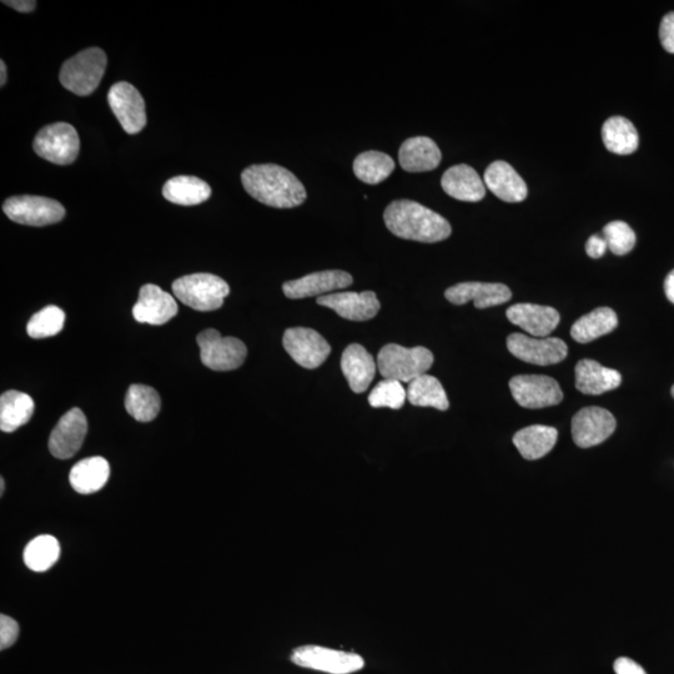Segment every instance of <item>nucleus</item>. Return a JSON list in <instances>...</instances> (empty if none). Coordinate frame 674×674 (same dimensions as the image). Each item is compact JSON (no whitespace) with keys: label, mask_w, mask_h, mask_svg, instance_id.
Wrapping results in <instances>:
<instances>
[{"label":"nucleus","mask_w":674,"mask_h":674,"mask_svg":"<svg viewBox=\"0 0 674 674\" xmlns=\"http://www.w3.org/2000/svg\"><path fill=\"white\" fill-rule=\"evenodd\" d=\"M241 181L249 195L271 208H296L308 198L303 183L280 165H251L241 174Z\"/></svg>","instance_id":"obj_1"},{"label":"nucleus","mask_w":674,"mask_h":674,"mask_svg":"<svg viewBox=\"0 0 674 674\" xmlns=\"http://www.w3.org/2000/svg\"><path fill=\"white\" fill-rule=\"evenodd\" d=\"M387 229L397 238L434 244L450 238L451 225L444 216L416 201H392L384 213Z\"/></svg>","instance_id":"obj_2"},{"label":"nucleus","mask_w":674,"mask_h":674,"mask_svg":"<svg viewBox=\"0 0 674 674\" xmlns=\"http://www.w3.org/2000/svg\"><path fill=\"white\" fill-rule=\"evenodd\" d=\"M434 364V354L426 347L389 344L377 355V369L385 379L407 382L425 375Z\"/></svg>","instance_id":"obj_3"},{"label":"nucleus","mask_w":674,"mask_h":674,"mask_svg":"<svg viewBox=\"0 0 674 674\" xmlns=\"http://www.w3.org/2000/svg\"><path fill=\"white\" fill-rule=\"evenodd\" d=\"M107 54L100 48H88L63 64L59 79L69 92L88 97L99 87L107 69Z\"/></svg>","instance_id":"obj_4"},{"label":"nucleus","mask_w":674,"mask_h":674,"mask_svg":"<svg viewBox=\"0 0 674 674\" xmlns=\"http://www.w3.org/2000/svg\"><path fill=\"white\" fill-rule=\"evenodd\" d=\"M176 299L196 311H214L223 306L230 288L225 280L213 274L199 273L183 276L173 283Z\"/></svg>","instance_id":"obj_5"},{"label":"nucleus","mask_w":674,"mask_h":674,"mask_svg":"<svg viewBox=\"0 0 674 674\" xmlns=\"http://www.w3.org/2000/svg\"><path fill=\"white\" fill-rule=\"evenodd\" d=\"M200 347L201 362L210 370L231 371L244 364L248 349L236 337L221 336L218 330L209 329L196 337Z\"/></svg>","instance_id":"obj_6"},{"label":"nucleus","mask_w":674,"mask_h":674,"mask_svg":"<svg viewBox=\"0 0 674 674\" xmlns=\"http://www.w3.org/2000/svg\"><path fill=\"white\" fill-rule=\"evenodd\" d=\"M40 158L55 165H69L77 160L80 139L77 130L68 123H54L39 130L33 143Z\"/></svg>","instance_id":"obj_7"},{"label":"nucleus","mask_w":674,"mask_h":674,"mask_svg":"<svg viewBox=\"0 0 674 674\" xmlns=\"http://www.w3.org/2000/svg\"><path fill=\"white\" fill-rule=\"evenodd\" d=\"M3 211L14 223L38 228L57 224L65 216L59 201L35 195L12 196L4 201Z\"/></svg>","instance_id":"obj_8"},{"label":"nucleus","mask_w":674,"mask_h":674,"mask_svg":"<svg viewBox=\"0 0 674 674\" xmlns=\"http://www.w3.org/2000/svg\"><path fill=\"white\" fill-rule=\"evenodd\" d=\"M291 661L300 667L330 674H350L362 670L364 660L356 653L331 650L320 646L296 648Z\"/></svg>","instance_id":"obj_9"},{"label":"nucleus","mask_w":674,"mask_h":674,"mask_svg":"<svg viewBox=\"0 0 674 674\" xmlns=\"http://www.w3.org/2000/svg\"><path fill=\"white\" fill-rule=\"evenodd\" d=\"M510 390L513 399L525 409H545L563 400L560 384L550 376L518 375L512 377Z\"/></svg>","instance_id":"obj_10"},{"label":"nucleus","mask_w":674,"mask_h":674,"mask_svg":"<svg viewBox=\"0 0 674 674\" xmlns=\"http://www.w3.org/2000/svg\"><path fill=\"white\" fill-rule=\"evenodd\" d=\"M507 349L518 360L537 366L560 364L568 354L566 342L557 337H538L511 334L507 337Z\"/></svg>","instance_id":"obj_11"},{"label":"nucleus","mask_w":674,"mask_h":674,"mask_svg":"<svg viewBox=\"0 0 674 674\" xmlns=\"http://www.w3.org/2000/svg\"><path fill=\"white\" fill-rule=\"evenodd\" d=\"M283 345L296 364L309 370L323 365L331 352L329 342L318 331L308 328L286 330Z\"/></svg>","instance_id":"obj_12"},{"label":"nucleus","mask_w":674,"mask_h":674,"mask_svg":"<svg viewBox=\"0 0 674 674\" xmlns=\"http://www.w3.org/2000/svg\"><path fill=\"white\" fill-rule=\"evenodd\" d=\"M108 103L128 134H138L147 125V110L143 95L134 85L127 82L114 84L108 93Z\"/></svg>","instance_id":"obj_13"},{"label":"nucleus","mask_w":674,"mask_h":674,"mask_svg":"<svg viewBox=\"0 0 674 674\" xmlns=\"http://www.w3.org/2000/svg\"><path fill=\"white\" fill-rule=\"evenodd\" d=\"M616 426L615 416L610 411L597 406L585 407L573 416V441L581 449H590L605 442Z\"/></svg>","instance_id":"obj_14"},{"label":"nucleus","mask_w":674,"mask_h":674,"mask_svg":"<svg viewBox=\"0 0 674 674\" xmlns=\"http://www.w3.org/2000/svg\"><path fill=\"white\" fill-rule=\"evenodd\" d=\"M88 432V421L78 407L62 416L49 437V451L55 459L68 460L83 446Z\"/></svg>","instance_id":"obj_15"},{"label":"nucleus","mask_w":674,"mask_h":674,"mask_svg":"<svg viewBox=\"0 0 674 674\" xmlns=\"http://www.w3.org/2000/svg\"><path fill=\"white\" fill-rule=\"evenodd\" d=\"M352 276L346 271L325 270L304 276V278L288 281L283 285L286 298L306 299L314 296L330 295L339 293L340 290L349 288L352 284Z\"/></svg>","instance_id":"obj_16"},{"label":"nucleus","mask_w":674,"mask_h":674,"mask_svg":"<svg viewBox=\"0 0 674 674\" xmlns=\"http://www.w3.org/2000/svg\"><path fill=\"white\" fill-rule=\"evenodd\" d=\"M320 306L334 310L342 319L350 321H367L379 314L381 304L374 291L364 293H334L320 296L316 300Z\"/></svg>","instance_id":"obj_17"},{"label":"nucleus","mask_w":674,"mask_h":674,"mask_svg":"<svg viewBox=\"0 0 674 674\" xmlns=\"http://www.w3.org/2000/svg\"><path fill=\"white\" fill-rule=\"evenodd\" d=\"M178 314V304L158 285L147 284L139 291V299L133 308L134 319L140 324L160 326Z\"/></svg>","instance_id":"obj_18"},{"label":"nucleus","mask_w":674,"mask_h":674,"mask_svg":"<svg viewBox=\"0 0 674 674\" xmlns=\"http://www.w3.org/2000/svg\"><path fill=\"white\" fill-rule=\"evenodd\" d=\"M445 298L454 305H465L474 301L475 308L487 309L508 303L512 298L511 290L499 283H461L446 290Z\"/></svg>","instance_id":"obj_19"},{"label":"nucleus","mask_w":674,"mask_h":674,"mask_svg":"<svg viewBox=\"0 0 674 674\" xmlns=\"http://www.w3.org/2000/svg\"><path fill=\"white\" fill-rule=\"evenodd\" d=\"M506 315L513 325L538 339H545L551 335L561 321V316L556 309L535 304L512 305L506 311Z\"/></svg>","instance_id":"obj_20"},{"label":"nucleus","mask_w":674,"mask_h":674,"mask_svg":"<svg viewBox=\"0 0 674 674\" xmlns=\"http://www.w3.org/2000/svg\"><path fill=\"white\" fill-rule=\"evenodd\" d=\"M484 181L491 193L506 203H521L527 198L528 189L525 180L512 165L502 160L489 165L485 171Z\"/></svg>","instance_id":"obj_21"},{"label":"nucleus","mask_w":674,"mask_h":674,"mask_svg":"<svg viewBox=\"0 0 674 674\" xmlns=\"http://www.w3.org/2000/svg\"><path fill=\"white\" fill-rule=\"evenodd\" d=\"M441 186L451 198L477 203L485 198L486 185L481 176L470 165H454L442 175Z\"/></svg>","instance_id":"obj_22"},{"label":"nucleus","mask_w":674,"mask_h":674,"mask_svg":"<svg viewBox=\"0 0 674 674\" xmlns=\"http://www.w3.org/2000/svg\"><path fill=\"white\" fill-rule=\"evenodd\" d=\"M376 369L374 356L364 346L351 344L342 352L341 370L355 394H362L369 389L375 379Z\"/></svg>","instance_id":"obj_23"},{"label":"nucleus","mask_w":674,"mask_h":674,"mask_svg":"<svg viewBox=\"0 0 674 674\" xmlns=\"http://www.w3.org/2000/svg\"><path fill=\"white\" fill-rule=\"evenodd\" d=\"M576 389L583 395L598 396L620 387V372L598 364L595 360L583 359L576 365Z\"/></svg>","instance_id":"obj_24"},{"label":"nucleus","mask_w":674,"mask_h":674,"mask_svg":"<svg viewBox=\"0 0 674 674\" xmlns=\"http://www.w3.org/2000/svg\"><path fill=\"white\" fill-rule=\"evenodd\" d=\"M441 150L431 138L415 137L407 139L399 150L401 168L407 173H425L439 167Z\"/></svg>","instance_id":"obj_25"},{"label":"nucleus","mask_w":674,"mask_h":674,"mask_svg":"<svg viewBox=\"0 0 674 674\" xmlns=\"http://www.w3.org/2000/svg\"><path fill=\"white\" fill-rule=\"evenodd\" d=\"M109 476V462L104 457L94 456L75 464L70 471L69 482L78 494L92 495L107 485Z\"/></svg>","instance_id":"obj_26"},{"label":"nucleus","mask_w":674,"mask_h":674,"mask_svg":"<svg viewBox=\"0 0 674 674\" xmlns=\"http://www.w3.org/2000/svg\"><path fill=\"white\" fill-rule=\"evenodd\" d=\"M558 432L555 427L533 425L525 427L513 436V445L526 460H538L555 447Z\"/></svg>","instance_id":"obj_27"},{"label":"nucleus","mask_w":674,"mask_h":674,"mask_svg":"<svg viewBox=\"0 0 674 674\" xmlns=\"http://www.w3.org/2000/svg\"><path fill=\"white\" fill-rule=\"evenodd\" d=\"M602 140L608 152L616 155H631L640 145L635 125L620 115L607 119L603 124Z\"/></svg>","instance_id":"obj_28"},{"label":"nucleus","mask_w":674,"mask_h":674,"mask_svg":"<svg viewBox=\"0 0 674 674\" xmlns=\"http://www.w3.org/2000/svg\"><path fill=\"white\" fill-rule=\"evenodd\" d=\"M35 404L24 392L7 391L0 397V430L14 432L28 424L34 414Z\"/></svg>","instance_id":"obj_29"},{"label":"nucleus","mask_w":674,"mask_h":674,"mask_svg":"<svg viewBox=\"0 0 674 674\" xmlns=\"http://www.w3.org/2000/svg\"><path fill=\"white\" fill-rule=\"evenodd\" d=\"M163 196L176 205H199L210 198L211 188L208 183L196 176L181 175L165 183Z\"/></svg>","instance_id":"obj_30"},{"label":"nucleus","mask_w":674,"mask_h":674,"mask_svg":"<svg viewBox=\"0 0 674 674\" xmlns=\"http://www.w3.org/2000/svg\"><path fill=\"white\" fill-rule=\"evenodd\" d=\"M618 326V318L615 310L610 308H598L592 313L582 316L573 324L571 329L572 339L580 344L600 339L611 334Z\"/></svg>","instance_id":"obj_31"},{"label":"nucleus","mask_w":674,"mask_h":674,"mask_svg":"<svg viewBox=\"0 0 674 674\" xmlns=\"http://www.w3.org/2000/svg\"><path fill=\"white\" fill-rule=\"evenodd\" d=\"M407 400L411 405L434 407L436 410H449L450 401L444 386L435 376L422 375L412 380L407 386Z\"/></svg>","instance_id":"obj_32"},{"label":"nucleus","mask_w":674,"mask_h":674,"mask_svg":"<svg viewBox=\"0 0 674 674\" xmlns=\"http://www.w3.org/2000/svg\"><path fill=\"white\" fill-rule=\"evenodd\" d=\"M162 407L158 391L147 385H132L125 396V409L133 419L150 422L157 419Z\"/></svg>","instance_id":"obj_33"},{"label":"nucleus","mask_w":674,"mask_h":674,"mask_svg":"<svg viewBox=\"0 0 674 674\" xmlns=\"http://www.w3.org/2000/svg\"><path fill=\"white\" fill-rule=\"evenodd\" d=\"M395 170L394 159L385 153L370 150L359 155L354 162L357 179L369 185H377L389 178Z\"/></svg>","instance_id":"obj_34"},{"label":"nucleus","mask_w":674,"mask_h":674,"mask_svg":"<svg viewBox=\"0 0 674 674\" xmlns=\"http://www.w3.org/2000/svg\"><path fill=\"white\" fill-rule=\"evenodd\" d=\"M60 545L57 538L50 535L35 537L24 550V563L29 570L45 572L58 562Z\"/></svg>","instance_id":"obj_35"},{"label":"nucleus","mask_w":674,"mask_h":674,"mask_svg":"<svg viewBox=\"0 0 674 674\" xmlns=\"http://www.w3.org/2000/svg\"><path fill=\"white\" fill-rule=\"evenodd\" d=\"M65 324V313L58 306L50 305L29 320L27 333L32 339H45L58 335Z\"/></svg>","instance_id":"obj_36"},{"label":"nucleus","mask_w":674,"mask_h":674,"mask_svg":"<svg viewBox=\"0 0 674 674\" xmlns=\"http://www.w3.org/2000/svg\"><path fill=\"white\" fill-rule=\"evenodd\" d=\"M407 392L402 382L385 379L376 385L369 395V404L375 409L389 407L392 410H400L405 405Z\"/></svg>","instance_id":"obj_37"},{"label":"nucleus","mask_w":674,"mask_h":674,"mask_svg":"<svg viewBox=\"0 0 674 674\" xmlns=\"http://www.w3.org/2000/svg\"><path fill=\"white\" fill-rule=\"evenodd\" d=\"M602 236L605 238L608 249L617 256L627 255L635 248L636 234L631 226L625 221H612L603 228Z\"/></svg>","instance_id":"obj_38"},{"label":"nucleus","mask_w":674,"mask_h":674,"mask_svg":"<svg viewBox=\"0 0 674 674\" xmlns=\"http://www.w3.org/2000/svg\"><path fill=\"white\" fill-rule=\"evenodd\" d=\"M18 636V622L9 616H0V650L4 651L12 647L17 642Z\"/></svg>","instance_id":"obj_39"},{"label":"nucleus","mask_w":674,"mask_h":674,"mask_svg":"<svg viewBox=\"0 0 674 674\" xmlns=\"http://www.w3.org/2000/svg\"><path fill=\"white\" fill-rule=\"evenodd\" d=\"M660 39L666 52L674 54V12L663 17L660 27Z\"/></svg>","instance_id":"obj_40"},{"label":"nucleus","mask_w":674,"mask_h":674,"mask_svg":"<svg viewBox=\"0 0 674 674\" xmlns=\"http://www.w3.org/2000/svg\"><path fill=\"white\" fill-rule=\"evenodd\" d=\"M608 245L602 235H592L586 243V253L592 259H600L606 254Z\"/></svg>","instance_id":"obj_41"},{"label":"nucleus","mask_w":674,"mask_h":674,"mask_svg":"<svg viewBox=\"0 0 674 674\" xmlns=\"http://www.w3.org/2000/svg\"><path fill=\"white\" fill-rule=\"evenodd\" d=\"M613 667L616 674H647L637 662L627 657L618 658Z\"/></svg>","instance_id":"obj_42"},{"label":"nucleus","mask_w":674,"mask_h":674,"mask_svg":"<svg viewBox=\"0 0 674 674\" xmlns=\"http://www.w3.org/2000/svg\"><path fill=\"white\" fill-rule=\"evenodd\" d=\"M2 3L18 10L20 13L33 12L35 7H37V2H33V0H4Z\"/></svg>","instance_id":"obj_43"},{"label":"nucleus","mask_w":674,"mask_h":674,"mask_svg":"<svg viewBox=\"0 0 674 674\" xmlns=\"http://www.w3.org/2000/svg\"><path fill=\"white\" fill-rule=\"evenodd\" d=\"M665 293L667 299L670 300L672 304H674V270H672L671 273L667 275L665 280Z\"/></svg>","instance_id":"obj_44"},{"label":"nucleus","mask_w":674,"mask_h":674,"mask_svg":"<svg viewBox=\"0 0 674 674\" xmlns=\"http://www.w3.org/2000/svg\"><path fill=\"white\" fill-rule=\"evenodd\" d=\"M0 69H2V73H0V85L4 87L5 83H7V65H5L4 60L0 62Z\"/></svg>","instance_id":"obj_45"},{"label":"nucleus","mask_w":674,"mask_h":674,"mask_svg":"<svg viewBox=\"0 0 674 674\" xmlns=\"http://www.w3.org/2000/svg\"><path fill=\"white\" fill-rule=\"evenodd\" d=\"M4 489H5L4 479L2 477V479H0V494L2 495L4 494Z\"/></svg>","instance_id":"obj_46"},{"label":"nucleus","mask_w":674,"mask_h":674,"mask_svg":"<svg viewBox=\"0 0 674 674\" xmlns=\"http://www.w3.org/2000/svg\"><path fill=\"white\" fill-rule=\"evenodd\" d=\"M671 394H672V396L674 397V385H673V387H672Z\"/></svg>","instance_id":"obj_47"}]
</instances>
